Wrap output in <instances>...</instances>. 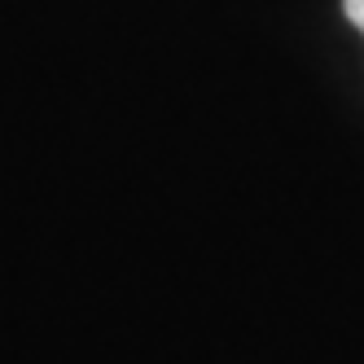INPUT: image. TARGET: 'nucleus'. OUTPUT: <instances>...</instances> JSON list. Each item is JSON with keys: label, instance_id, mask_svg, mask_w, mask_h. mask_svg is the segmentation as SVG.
<instances>
[{"label": "nucleus", "instance_id": "f257e3e1", "mask_svg": "<svg viewBox=\"0 0 364 364\" xmlns=\"http://www.w3.org/2000/svg\"><path fill=\"white\" fill-rule=\"evenodd\" d=\"M343 9H347V22L364 36V0H343Z\"/></svg>", "mask_w": 364, "mask_h": 364}]
</instances>
